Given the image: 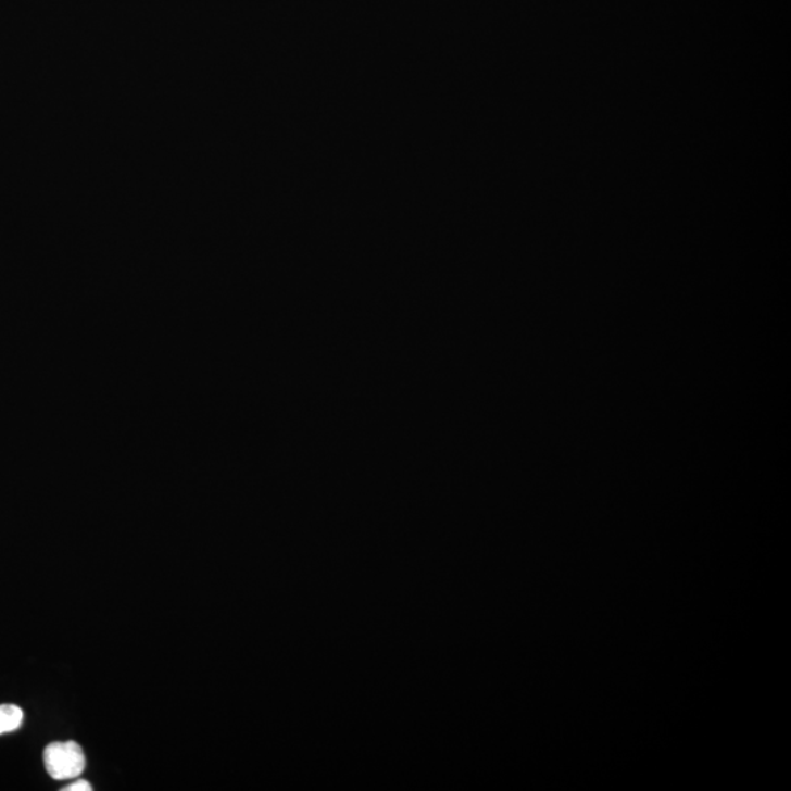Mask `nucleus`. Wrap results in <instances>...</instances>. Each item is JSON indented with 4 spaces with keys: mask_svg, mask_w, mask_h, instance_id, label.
<instances>
[{
    "mask_svg": "<svg viewBox=\"0 0 791 791\" xmlns=\"http://www.w3.org/2000/svg\"><path fill=\"white\" fill-rule=\"evenodd\" d=\"M24 721V713L20 706L12 704L0 705V736L18 730Z\"/></svg>",
    "mask_w": 791,
    "mask_h": 791,
    "instance_id": "nucleus-2",
    "label": "nucleus"
},
{
    "mask_svg": "<svg viewBox=\"0 0 791 791\" xmlns=\"http://www.w3.org/2000/svg\"><path fill=\"white\" fill-rule=\"evenodd\" d=\"M63 790H65V791H91L92 787H91L90 782H88L86 780H77V781L73 782V784L65 787V789H63Z\"/></svg>",
    "mask_w": 791,
    "mask_h": 791,
    "instance_id": "nucleus-3",
    "label": "nucleus"
},
{
    "mask_svg": "<svg viewBox=\"0 0 791 791\" xmlns=\"http://www.w3.org/2000/svg\"><path fill=\"white\" fill-rule=\"evenodd\" d=\"M45 767L54 780H71L86 769V755L75 742H54L45 749Z\"/></svg>",
    "mask_w": 791,
    "mask_h": 791,
    "instance_id": "nucleus-1",
    "label": "nucleus"
}]
</instances>
